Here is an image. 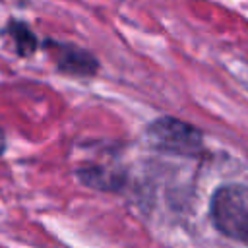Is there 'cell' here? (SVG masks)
Wrapping results in <instances>:
<instances>
[{"label": "cell", "instance_id": "6da1fadb", "mask_svg": "<svg viewBox=\"0 0 248 248\" xmlns=\"http://www.w3.org/2000/svg\"><path fill=\"white\" fill-rule=\"evenodd\" d=\"M213 227L227 238L248 240V186L225 184L217 188L209 202Z\"/></svg>", "mask_w": 248, "mask_h": 248}, {"label": "cell", "instance_id": "7a4b0ae2", "mask_svg": "<svg viewBox=\"0 0 248 248\" xmlns=\"http://www.w3.org/2000/svg\"><path fill=\"white\" fill-rule=\"evenodd\" d=\"M149 145L157 151L180 155V157H198L203 149V136L202 132L174 116H161L153 120L147 130Z\"/></svg>", "mask_w": 248, "mask_h": 248}, {"label": "cell", "instance_id": "3957f363", "mask_svg": "<svg viewBox=\"0 0 248 248\" xmlns=\"http://www.w3.org/2000/svg\"><path fill=\"white\" fill-rule=\"evenodd\" d=\"M45 48L50 52V56L54 60V66L60 74L74 76V78H91L99 70L97 58L89 50L79 48L76 45L46 41Z\"/></svg>", "mask_w": 248, "mask_h": 248}, {"label": "cell", "instance_id": "277c9868", "mask_svg": "<svg viewBox=\"0 0 248 248\" xmlns=\"http://www.w3.org/2000/svg\"><path fill=\"white\" fill-rule=\"evenodd\" d=\"M76 176L81 184L95 188V190H103V192H114L122 186L124 176L118 170H112L108 167L103 165H85L79 167L76 170Z\"/></svg>", "mask_w": 248, "mask_h": 248}, {"label": "cell", "instance_id": "5b68a950", "mask_svg": "<svg viewBox=\"0 0 248 248\" xmlns=\"http://www.w3.org/2000/svg\"><path fill=\"white\" fill-rule=\"evenodd\" d=\"M4 33L10 37L14 50L17 56H31L37 48H39V41L35 37V33L21 21H10L4 29Z\"/></svg>", "mask_w": 248, "mask_h": 248}, {"label": "cell", "instance_id": "8992f818", "mask_svg": "<svg viewBox=\"0 0 248 248\" xmlns=\"http://www.w3.org/2000/svg\"><path fill=\"white\" fill-rule=\"evenodd\" d=\"M6 149H8V138H6V132H4V128L0 126V157L6 153Z\"/></svg>", "mask_w": 248, "mask_h": 248}, {"label": "cell", "instance_id": "52a82bcc", "mask_svg": "<svg viewBox=\"0 0 248 248\" xmlns=\"http://www.w3.org/2000/svg\"><path fill=\"white\" fill-rule=\"evenodd\" d=\"M246 244H248V240H246Z\"/></svg>", "mask_w": 248, "mask_h": 248}]
</instances>
